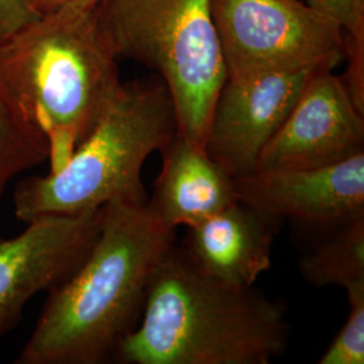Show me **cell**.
<instances>
[{
    "label": "cell",
    "mask_w": 364,
    "mask_h": 364,
    "mask_svg": "<svg viewBox=\"0 0 364 364\" xmlns=\"http://www.w3.org/2000/svg\"><path fill=\"white\" fill-rule=\"evenodd\" d=\"M174 231L144 203L102 207L100 231L88 255L49 291L16 364H102L138 324Z\"/></svg>",
    "instance_id": "6da1fadb"
},
{
    "label": "cell",
    "mask_w": 364,
    "mask_h": 364,
    "mask_svg": "<svg viewBox=\"0 0 364 364\" xmlns=\"http://www.w3.org/2000/svg\"><path fill=\"white\" fill-rule=\"evenodd\" d=\"M285 306L252 287L200 270L170 248L147 291L142 316L117 348L124 364H267L285 351Z\"/></svg>",
    "instance_id": "7a4b0ae2"
},
{
    "label": "cell",
    "mask_w": 364,
    "mask_h": 364,
    "mask_svg": "<svg viewBox=\"0 0 364 364\" xmlns=\"http://www.w3.org/2000/svg\"><path fill=\"white\" fill-rule=\"evenodd\" d=\"M117 61L100 4L43 14L0 43V84L48 138L50 173L65 165L122 85Z\"/></svg>",
    "instance_id": "3957f363"
},
{
    "label": "cell",
    "mask_w": 364,
    "mask_h": 364,
    "mask_svg": "<svg viewBox=\"0 0 364 364\" xmlns=\"http://www.w3.org/2000/svg\"><path fill=\"white\" fill-rule=\"evenodd\" d=\"M176 134L174 105L161 78L122 82L61 169L18 182L15 218L28 224L46 216L91 212L115 201H147L144 162Z\"/></svg>",
    "instance_id": "277c9868"
},
{
    "label": "cell",
    "mask_w": 364,
    "mask_h": 364,
    "mask_svg": "<svg viewBox=\"0 0 364 364\" xmlns=\"http://www.w3.org/2000/svg\"><path fill=\"white\" fill-rule=\"evenodd\" d=\"M100 18L117 58L156 70L174 105L177 132L204 150L227 78L210 0H105Z\"/></svg>",
    "instance_id": "5b68a950"
},
{
    "label": "cell",
    "mask_w": 364,
    "mask_h": 364,
    "mask_svg": "<svg viewBox=\"0 0 364 364\" xmlns=\"http://www.w3.org/2000/svg\"><path fill=\"white\" fill-rule=\"evenodd\" d=\"M227 77L332 69L344 60L335 21L302 0H210Z\"/></svg>",
    "instance_id": "8992f818"
},
{
    "label": "cell",
    "mask_w": 364,
    "mask_h": 364,
    "mask_svg": "<svg viewBox=\"0 0 364 364\" xmlns=\"http://www.w3.org/2000/svg\"><path fill=\"white\" fill-rule=\"evenodd\" d=\"M323 69L225 78L209 120L205 153L232 178L254 171L309 80Z\"/></svg>",
    "instance_id": "52a82bcc"
},
{
    "label": "cell",
    "mask_w": 364,
    "mask_h": 364,
    "mask_svg": "<svg viewBox=\"0 0 364 364\" xmlns=\"http://www.w3.org/2000/svg\"><path fill=\"white\" fill-rule=\"evenodd\" d=\"M102 224V208L46 216L22 234L0 239V338L22 318L27 302L50 291L73 273L91 250Z\"/></svg>",
    "instance_id": "ba28073f"
},
{
    "label": "cell",
    "mask_w": 364,
    "mask_h": 364,
    "mask_svg": "<svg viewBox=\"0 0 364 364\" xmlns=\"http://www.w3.org/2000/svg\"><path fill=\"white\" fill-rule=\"evenodd\" d=\"M364 153V112L332 69L313 76L255 170L324 168Z\"/></svg>",
    "instance_id": "9c48e42d"
},
{
    "label": "cell",
    "mask_w": 364,
    "mask_h": 364,
    "mask_svg": "<svg viewBox=\"0 0 364 364\" xmlns=\"http://www.w3.org/2000/svg\"><path fill=\"white\" fill-rule=\"evenodd\" d=\"M234 180L237 200L277 223L340 227L364 216V153L332 166L254 170Z\"/></svg>",
    "instance_id": "30bf717a"
},
{
    "label": "cell",
    "mask_w": 364,
    "mask_h": 364,
    "mask_svg": "<svg viewBox=\"0 0 364 364\" xmlns=\"http://www.w3.org/2000/svg\"><path fill=\"white\" fill-rule=\"evenodd\" d=\"M277 221L242 201L188 228L186 254L210 277L252 287L272 266Z\"/></svg>",
    "instance_id": "8fae6325"
},
{
    "label": "cell",
    "mask_w": 364,
    "mask_h": 364,
    "mask_svg": "<svg viewBox=\"0 0 364 364\" xmlns=\"http://www.w3.org/2000/svg\"><path fill=\"white\" fill-rule=\"evenodd\" d=\"M161 153L162 168L147 205L166 227L191 228L237 201L234 178L178 132Z\"/></svg>",
    "instance_id": "7c38bea8"
},
{
    "label": "cell",
    "mask_w": 364,
    "mask_h": 364,
    "mask_svg": "<svg viewBox=\"0 0 364 364\" xmlns=\"http://www.w3.org/2000/svg\"><path fill=\"white\" fill-rule=\"evenodd\" d=\"M299 272L313 287H338L347 294L364 290V216L338 227L299 260Z\"/></svg>",
    "instance_id": "4fadbf2b"
},
{
    "label": "cell",
    "mask_w": 364,
    "mask_h": 364,
    "mask_svg": "<svg viewBox=\"0 0 364 364\" xmlns=\"http://www.w3.org/2000/svg\"><path fill=\"white\" fill-rule=\"evenodd\" d=\"M46 161L48 138L21 114L0 84V200L15 177Z\"/></svg>",
    "instance_id": "5bb4252c"
},
{
    "label": "cell",
    "mask_w": 364,
    "mask_h": 364,
    "mask_svg": "<svg viewBox=\"0 0 364 364\" xmlns=\"http://www.w3.org/2000/svg\"><path fill=\"white\" fill-rule=\"evenodd\" d=\"M312 9L338 23L344 34V58L348 61L341 78L352 102L364 112V0H305Z\"/></svg>",
    "instance_id": "9a60e30c"
},
{
    "label": "cell",
    "mask_w": 364,
    "mask_h": 364,
    "mask_svg": "<svg viewBox=\"0 0 364 364\" xmlns=\"http://www.w3.org/2000/svg\"><path fill=\"white\" fill-rule=\"evenodd\" d=\"M348 317L331 343L320 364L364 363V290L347 294Z\"/></svg>",
    "instance_id": "2e32d148"
},
{
    "label": "cell",
    "mask_w": 364,
    "mask_h": 364,
    "mask_svg": "<svg viewBox=\"0 0 364 364\" xmlns=\"http://www.w3.org/2000/svg\"><path fill=\"white\" fill-rule=\"evenodd\" d=\"M39 16L27 0H0V43Z\"/></svg>",
    "instance_id": "e0dca14e"
},
{
    "label": "cell",
    "mask_w": 364,
    "mask_h": 364,
    "mask_svg": "<svg viewBox=\"0 0 364 364\" xmlns=\"http://www.w3.org/2000/svg\"><path fill=\"white\" fill-rule=\"evenodd\" d=\"M30 6L39 14L53 13L58 9H63L65 6H73V4H80V6H99L105 0H27Z\"/></svg>",
    "instance_id": "ac0fdd59"
}]
</instances>
